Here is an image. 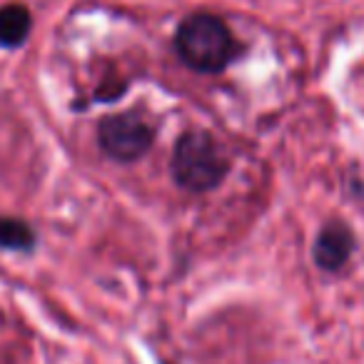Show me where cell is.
Returning <instances> with one entry per match:
<instances>
[{
  "instance_id": "1",
  "label": "cell",
  "mask_w": 364,
  "mask_h": 364,
  "mask_svg": "<svg viewBox=\"0 0 364 364\" xmlns=\"http://www.w3.org/2000/svg\"><path fill=\"white\" fill-rule=\"evenodd\" d=\"M175 48L182 63L200 73L225 70L237 53V43L230 28L220 18L208 16V13L190 16L177 28Z\"/></svg>"
},
{
  "instance_id": "2",
  "label": "cell",
  "mask_w": 364,
  "mask_h": 364,
  "mask_svg": "<svg viewBox=\"0 0 364 364\" xmlns=\"http://www.w3.org/2000/svg\"><path fill=\"white\" fill-rule=\"evenodd\" d=\"M230 170L228 157L223 155L213 135L203 130H190L177 140L172 152V175L177 185L190 193H208L225 180Z\"/></svg>"
},
{
  "instance_id": "3",
  "label": "cell",
  "mask_w": 364,
  "mask_h": 364,
  "mask_svg": "<svg viewBox=\"0 0 364 364\" xmlns=\"http://www.w3.org/2000/svg\"><path fill=\"white\" fill-rule=\"evenodd\" d=\"M97 137H100V147L107 157L132 162L152 147L155 127L137 112H117L100 122Z\"/></svg>"
},
{
  "instance_id": "4",
  "label": "cell",
  "mask_w": 364,
  "mask_h": 364,
  "mask_svg": "<svg viewBox=\"0 0 364 364\" xmlns=\"http://www.w3.org/2000/svg\"><path fill=\"white\" fill-rule=\"evenodd\" d=\"M354 252V235L349 232L347 225L342 223H329L322 228L314 245V259L322 269L327 272H337L347 264L349 255Z\"/></svg>"
},
{
  "instance_id": "5",
  "label": "cell",
  "mask_w": 364,
  "mask_h": 364,
  "mask_svg": "<svg viewBox=\"0 0 364 364\" xmlns=\"http://www.w3.org/2000/svg\"><path fill=\"white\" fill-rule=\"evenodd\" d=\"M31 33V13L26 6H6L0 8V46L18 48Z\"/></svg>"
},
{
  "instance_id": "6",
  "label": "cell",
  "mask_w": 364,
  "mask_h": 364,
  "mask_svg": "<svg viewBox=\"0 0 364 364\" xmlns=\"http://www.w3.org/2000/svg\"><path fill=\"white\" fill-rule=\"evenodd\" d=\"M36 245V235L26 223L13 218H0V247L31 250Z\"/></svg>"
}]
</instances>
